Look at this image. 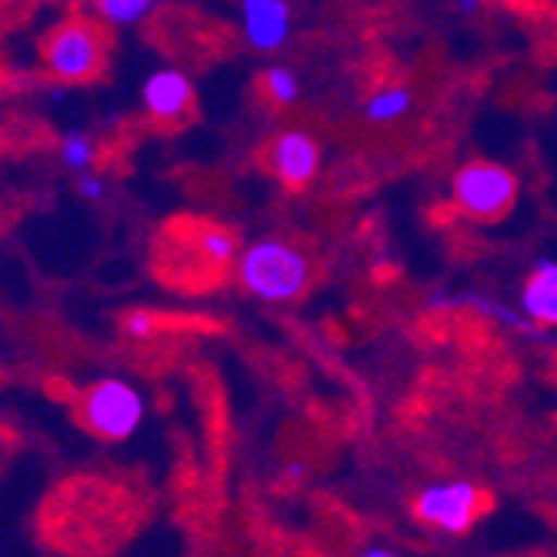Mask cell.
I'll return each mask as SVG.
<instances>
[{
  "label": "cell",
  "mask_w": 557,
  "mask_h": 557,
  "mask_svg": "<svg viewBox=\"0 0 557 557\" xmlns=\"http://www.w3.org/2000/svg\"><path fill=\"white\" fill-rule=\"evenodd\" d=\"M314 277V261L308 247H300L290 237L268 234L240 247L234 264L237 287L261 304H290L304 297Z\"/></svg>",
  "instance_id": "obj_1"
},
{
  "label": "cell",
  "mask_w": 557,
  "mask_h": 557,
  "mask_svg": "<svg viewBox=\"0 0 557 557\" xmlns=\"http://www.w3.org/2000/svg\"><path fill=\"white\" fill-rule=\"evenodd\" d=\"M521 197V177L487 158H471L450 174V205L461 218L494 224L508 218Z\"/></svg>",
  "instance_id": "obj_2"
},
{
  "label": "cell",
  "mask_w": 557,
  "mask_h": 557,
  "mask_svg": "<svg viewBox=\"0 0 557 557\" xmlns=\"http://www.w3.org/2000/svg\"><path fill=\"white\" fill-rule=\"evenodd\" d=\"M484 511H487V494L468 478L431 481L418 487L411 497L414 521L447 537H465L484 518Z\"/></svg>",
  "instance_id": "obj_3"
},
{
  "label": "cell",
  "mask_w": 557,
  "mask_h": 557,
  "mask_svg": "<svg viewBox=\"0 0 557 557\" xmlns=\"http://www.w3.org/2000/svg\"><path fill=\"white\" fill-rule=\"evenodd\" d=\"M108 64V37L94 21L71 17L44 40V67L61 84H84L100 77Z\"/></svg>",
  "instance_id": "obj_4"
},
{
  "label": "cell",
  "mask_w": 557,
  "mask_h": 557,
  "mask_svg": "<svg viewBox=\"0 0 557 557\" xmlns=\"http://www.w3.org/2000/svg\"><path fill=\"white\" fill-rule=\"evenodd\" d=\"M144 414L147 400L140 387L124 377H100L90 387H84L77 400L81 424L104 441H127L144 424Z\"/></svg>",
  "instance_id": "obj_5"
},
{
  "label": "cell",
  "mask_w": 557,
  "mask_h": 557,
  "mask_svg": "<svg viewBox=\"0 0 557 557\" xmlns=\"http://www.w3.org/2000/svg\"><path fill=\"white\" fill-rule=\"evenodd\" d=\"M424 308L431 314H474L481 321H491L497 324L500 331H511L518 337H528L531 344H547V347H557V341H550L547 331H541L537 324H531L521 308H511V304H504L491 294H481V290H447V287H434L424 300Z\"/></svg>",
  "instance_id": "obj_6"
},
{
  "label": "cell",
  "mask_w": 557,
  "mask_h": 557,
  "mask_svg": "<svg viewBox=\"0 0 557 557\" xmlns=\"http://www.w3.org/2000/svg\"><path fill=\"white\" fill-rule=\"evenodd\" d=\"M264 164L284 190H304L318 181L324 150H321V140L308 127L294 124L271 137L264 150Z\"/></svg>",
  "instance_id": "obj_7"
},
{
  "label": "cell",
  "mask_w": 557,
  "mask_h": 557,
  "mask_svg": "<svg viewBox=\"0 0 557 557\" xmlns=\"http://www.w3.org/2000/svg\"><path fill=\"white\" fill-rule=\"evenodd\" d=\"M181 247H187V268L190 274H224L227 268L234 271L240 258V240L231 227L214 224V221H194L184 224V234L177 237Z\"/></svg>",
  "instance_id": "obj_8"
},
{
  "label": "cell",
  "mask_w": 557,
  "mask_h": 557,
  "mask_svg": "<svg viewBox=\"0 0 557 557\" xmlns=\"http://www.w3.org/2000/svg\"><path fill=\"white\" fill-rule=\"evenodd\" d=\"M240 37L258 54H274L290 37V4L287 0H240Z\"/></svg>",
  "instance_id": "obj_9"
},
{
  "label": "cell",
  "mask_w": 557,
  "mask_h": 557,
  "mask_svg": "<svg viewBox=\"0 0 557 557\" xmlns=\"http://www.w3.org/2000/svg\"><path fill=\"white\" fill-rule=\"evenodd\" d=\"M140 104L150 121L177 124L194 108V84L177 67H158L154 74H147V81L140 87Z\"/></svg>",
  "instance_id": "obj_10"
},
{
  "label": "cell",
  "mask_w": 557,
  "mask_h": 557,
  "mask_svg": "<svg viewBox=\"0 0 557 557\" xmlns=\"http://www.w3.org/2000/svg\"><path fill=\"white\" fill-rule=\"evenodd\" d=\"M521 314L541 331H557V258H537L521 281Z\"/></svg>",
  "instance_id": "obj_11"
},
{
  "label": "cell",
  "mask_w": 557,
  "mask_h": 557,
  "mask_svg": "<svg viewBox=\"0 0 557 557\" xmlns=\"http://www.w3.org/2000/svg\"><path fill=\"white\" fill-rule=\"evenodd\" d=\"M414 90L408 84H384L361 100V114L371 124H397L411 114Z\"/></svg>",
  "instance_id": "obj_12"
},
{
  "label": "cell",
  "mask_w": 557,
  "mask_h": 557,
  "mask_svg": "<svg viewBox=\"0 0 557 557\" xmlns=\"http://www.w3.org/2000/svg\"><path fill=\"white\" fill-rule=\"evenodd\" d=\"M258 84H261V90H264V97H268V104H274V108H281V111L294 108L297 100H300V77H297V71L287 67V64H271V67H264Z\"/></svg>",
  "instance_id": "obj_13"
},
{
  "label": "cell",
  "mask_w": 557,
  "mask_h": 557,
  "mask_svg": "<svg viewBox=\"0 0 557 557\" xmlns=\"http://www.w3.org/2000/svg\"><path fill=\"white\" fill-rule=\"evenodd\" d=\"M158 11L154 0H97L94 14L108 27H134Z\"/></svg>",
  "instance_id": "obj_14"
},
{
  "label": "cell",
  "mask_w": 557,
  "mask_h": 557,
  "mask_svg": "<svg viewBox=\"0 0 557 557\" xmlns=\"http://www.w3.org/2000/svg\"><path fill=\"white\" fill-rule=\"evenodd\" d=\"M58 154H61V164L81 177V174H90V168L97 161V147L84 131H67L58 144Z\"/></svg>",
  "instance_id": "obj_15"
},
{
  "label": "cell",
  "mask_w": 557,
  "mask_h": 557,
  "mask_svg": "<svg viewBox=\"0 0 557 557\" xmlns=\"http://www.w3.org/2000/svg\"><path fill=\"white\" fill-rule=\"evenodd\" d=\"M158 327H161V318L154 314V311H144V308H137V311H127L124 314V334L131 337V341H150L158 334Z\"/></svg>",
  "instance_id": "obj_16"
},
{
  "label": "cell",
  "mask_w": 557,
  "mask_h": 557,
  "mask_svg": "<svg viewBox=\"0 0 557 557\" xmlns=\"http://www.w3.org/2000/svg\"><path fill=\"white\" fill-rule=\"evenodd\" d=\"M77 194L87 200V205H97V200H104V194H108V181L100 177V174H81L77 177Z\"/></svg>",
  "instance_id": "obj_17"
},
{
  "label": "cell",
  "mask_w": 557,
  "mask_h": 557,
  "mask_svg": "<svg viewBox=\"0 0 557 557\" xmlns=\"http://www.w3.org/2000/svg\"><path fill=\"white\" fill-rule=\"evenodd\" d=\"M354 557H404V554L391 544H364Z\"/></svg>",
  "instance_id": "obj_18"
},
{
  "label": "cell",
  "mask_w": 557,
  "mask_h": 557,
  "mask_svg": "<svg viewBox=\"0 0 557 557\" xmlns=\"http://www.w3.org/2000/svg\"><path fill=\"white\" fill-rule=\"evenodd\" d=\"M304 471H308V465L304 461H294V465H284V481H300Z\"/></svg>",
  "instance_id": "obj_19"
},
{
  "label": "cell",
  "mask_w": 557,
  "mask_h": 557,
  "mask_svg": "<svg viewBox=\"0 0 557 557\" xmlns=\"http://www.w3.org/2000/svg\"><path fill=\"white\" fill-rule=\"evenodd\" d=\"M461 14H474V11H481V4H474V0H461V4H454Z\"/></svg>",
  "instance_id": "obj_20"
}]
</instances>
